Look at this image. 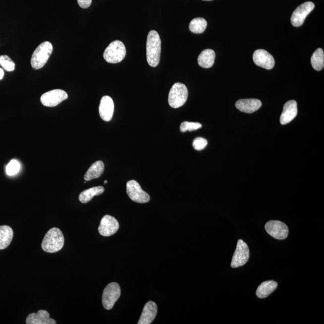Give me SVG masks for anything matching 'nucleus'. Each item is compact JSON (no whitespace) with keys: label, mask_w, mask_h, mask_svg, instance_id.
Masks as SVG:
<instances>
[{"label":"nucleus","mask_w":324,"mask_h":324,"mask_svg":"<svg viewBox=\"0 0 324 324\" xmlns=\"http://www.w3.org/2000/svg\"><path fill=\"white\" fill-rule=\"evenodd\" d=\"M161 40L157 31H150L147 36V59L150 66L155 67L160 62Z\"/></svg>","instance_id":"1"},{"label":"nucleus","mask_w":324,"mask_h":324,"mask_svg":"<svg viewBox=\"0 0 324 324\" xmlns=\"http://www.w3.org/2000/svg\"><path fill=\"white\" fill-rule=\"evenodd\" d=\"M64 237L61 230L53 228L45 235L42 243V249L48 253L57 252L64 246Z\"/></svg>","instance_id":"2"},{"label":"nucleus","mask_w":324,"mask_h":324,"mask_svg":"<svg viewBox=\"0 0 324 324\" xmlns=\"http://www.w3.org/2000/svg\"><path fill=\"white\" fill-rule=\"evenodd\" d=\"M53 51L52 44L50 42H43L36 48L31 59V66L33 69H41L46 64Z\"/></svg>","instance_id":"3"},{"label":"nucleus","mask_w":324,"mask_h":324,"mask_svg":"<svg viewBox=\"0 0 324 324\" xmlns=\"http://www.w3.org/2000/svg\"><path fill=\"white\" fill-rule=\"evenodd\" d=\"M126 55V50L123 43L115 41L110 43L105 50L104 58L109 63L116 64L123 60Z\"/></svg>","instance_id":"4"},{"label":"nucleus","mask_w":324,"mask_h":324,"mask_svg":"<svg viewBox=\"0 0 324 324\" xmlns=\"http://www.w3.org/2000/svg\"><path fill=\"white\" fill-rule=\"evenodd\" d=\"M188 98V90L185 85L177 82L170 89L168 103L172 108H178L183 106Z\"/></svg>","instance_id":"5"},{"label":"nucleus","mask_w":324,"mask_h":324,"mask_svg":"<svg viewBox=\"0 0 324 324\" xmlns=\"http://www.w3.org/2000/svg\"><path fill=\"white\" fill-rule=\"evenodd\" d=\"M121 295V289L117 283L112 282L105 288L102 295V304L107 310L112 309Z\"/></svg>","instance_id":"6"},{"label":"nucleus","mask_w":324,"mask_h":324,"mask_svg":"<svg viewBox=\"0 0 324 324\" xmlns=\"http://www.w3.org/2000/svg\"><path fill=\"white\" fill-rule=\"evenodd\" d=\"M127 193L129 197L136 203L144 204L150 200L149 194L142 189L140 184L135 180L128 181L126 185Z\"/></svg>","instance_id":"7"},{"label":"nucleus","mask_w":324,"mask_h":324,"mask_svg":"<svg viewBox=\"0 0 324 324\" xmlns=\"http://www.w3.org/2000/svg\"><path fill=\"white\" fill-rule=\"evenodd\" d=\"M265 229L267 233L275 239L282 240L288 237V227L282 221L270 220L266 224Z\"/></svg>","instance_id":"8"},{"label":"nucleus","mask_w":324,"mask_h":324,"mask_svg":"<svg viewBox=\"0 0 324 324\" xmlns=\"http://www.w3.org/2000/svg\"><path fill=\"white\" fill-rule=\"evenodd\" d=\"M68 98L67 94L65 91L56 89L45 93L41 96V102L44 106L55 107Z\"/></svg>","instance_id":"9"},{"label":"nucleus","mask_w":324,"mask_h":324,"mask_svg":"<svg viewBox=\"0 0 324 324\" xmlns=\"http://www.w3.org/2000/svg\"><path fill=\"white\" fill-rule=\"evenodd\" d=\"M250 257V252L248 246L242 240H239L237 242L234 256H233L231 267L232 268H238L245 265L248 261Z\"/></svg>","instance_id":"10"},{"label":"nucleus","mask_w":324,"mask_h":324,"mask_svg":"<svg viewBox=\"0 0 324 324\" xmlns=\"http://www.w3.org/2000/svg\"><path fill=\"white\" fill-rule=\"evenodd\" d=\"M315 4L312 2L308 1L301 4L292 13L291 24L295 27H300L305 22L306 17L314 9Z\"/></svg>","instance_id":"11"},{"label":"nucleus","mask_w":324,"mask_h":324,"mask_svg":"<svg viewBox=\"0 0 324 324\" xmlns=\"http://www.w3.org/2000/svg\"><path fill=\"white\" fill-rule=\"evenodd\" d=\"M120 228L119 223L115 217L111 216L105 215L102 218L99 226V234L104 237H109L115 234Z\"/></svg>","instance_id":"12"},{"label":"nucleus","mask_w":324,"mask_h":324,"mask_svg":"<svg viewBox=\"0 0 324 324\" xmlns=\"http://www.w3.org/2000/svg\"><path fill=\"white\" fill-rule=\"evenodd\" d=\"M253 59L257 66L270 70L274 67L275 61L273 56L264 50H257L255 51Z\"/></svg>","instance_id":"13"},{"label":"nucleus","mask_w":324,"mask_h":324,"mask_svg":"<svg viewBox=\"0 0 324 324\" xmlns=\"http://www.w3.org/2000/svg\"><path fill=\"white\" fill-rule=\"evenodd\" d=\"M99 110L102 120L105 121L111 120L114 112V104L112 99L108 96H104L101 99Z\"/></svg>","instance_id":"14"},{"label":"nucleus","mask_w":324,"mask_h":324,"mask_svg":"<svg viewBox=\"0 0 324 324\" xmlns=\"http://www.w3.org/2000/svg\"><path fill=\"white\" fill-rule=\"evenodd\" d=\"M297 112V102L295 101L287 102L284 105L283 112L280 116V123L282 125L289 123L296 117Z\"/></svg>","instance_id":"15"},{"label":"nucleus","mask_w":324,"mask_h":324,"mask_svg":"<svg viewBox=\"0 0 324 324\" xmlns=\"http://www.w3.org/2000/svg\"><path fill=\"white\" fill-rule=\"evenodd\" d=\"M262 106V102L258 99H241L236 102L235 107L241 112L247 113H254Z\"/></svg>","instance_id":"16"},{"label":"nucleus","mask_w":324,"mask_h":324,"mask_svg":"<svg viewBox=\"0 0 324 324\" xmlns=\"http://www.w3.org/2000/svg\"><path fill=\"white\" fill-rule=\"evenodd\" d=\"M27 324H56V322L50 318L49 313L45 310H40L38 313H32L28 315Z\"/></svg>","instance_id":"17"},{"label":"nucleus","mask_w":324,"mask_h":324,"mask_svg":"<svg viewBox=\"0 0 324 324\" xmlns=\"http://www.w3.org/2000/svg\"><path fill=\"white\" fill-rule=\"evenodd\" d=\"M158 314V306L153 301H149L145 305L138 324H150L155 320Z\"/></svg>","instance_id":"18"},{"label":"nucleus","mask_w":324,"mask_h":324,"mask_svg":"<svg viewBox=\"0 0 324 324\" xmlns=\"http://www.w3.org/2000/svg\"><path fill=\"white\" fill-rule=\"evenodd\" d=\"M105 164L102 161H97L92 164L84 175V180L86 181L98 178L103 174Z\"/></svg>","instance_id":"19"},{"label":"nucleus","mask_w":324,"mask_h":324,"mask_svg":"<svg viewBox=\"0 0 324 324\" xmlns=\"http://www.w3.org/2000/svg\"><path fill=\"white\" fill-rule=\"evenodd\" d=\"M215 57L216 54L214 51L210 49L205 50L198 56V64L202 67L209 69L214 64Z\"/></svg>","instance_id":"20"},{"label":"nucleus","mask_w":324,"mask_h":324,"mask_svg":"<svg viewBox=\"0 0 324 324\" xmlns=\"http://www.w3.org/2000/svg\"><path fill=\"white\" fill-rule=\"evenodd\" d=\"M13 237L12 228L7 225L0 226V250L7 248L12 242Z\"/></svg>","instance_id":"21"},{"label":"nucleus","mask_w":324,"mask_h":324,"mask_svg":"<svg viewBox=\"0 0 324 324\" xmlns=\"http://www.w3.org/2000/svg\"><path fill=\"white\" fill-rule=\"evenodd\" d=\"M277 287V283L274 280L266 281L259 286L257 290L258 298H265L272 293Z\"/></svg>","instance_id":"22"},{"label":"nucleus","mask_w":324,"mask_h":324,"mask_svg":"<svg viewBox=\"0 0 324 324\" xmlns=\"http://www.w3.org/2000/svg\"><path fill=\"white\" fill-rule=\"evenodd\" d=\"M104 191L105 189L103 186L92 187V188L85 190L83 192H82L79 196V200L81 203L86 204L92 200L96 196L102 194Z\"/></svg>","instance_id":"23"},{"label":"nucleus","mask_w":324,"mask_h":324,"mask_svg":"<svg viewBox=\"0 0 324 324\" xmlns=\"http://www.w3.org/2000/svg\"><path fill=\"white\" fill-rule=\"evenodd\" d=\"M312 67L315 70L320 71L324 67V53L321 48H318L313 54L311 58Z\"/></svg>","instance_id":"24"},{"label":"nucleus","mask_w":324,"mask_h":324,"mask_svg":"<svg viewBox=\"0 0 324 324\" xmlns=\"http://www.w3.org/2000/svg\"><path fill=\"white\" fill-rule=\"evenodd\" d=\"M207 26L206 20L203 18H197L193 19L190 22L189 29L192 33L195 34H201L204 32Z\"/></svg>","instance_id":"25"},{"label":"nucleus","mask_w":324,"mask_h":324,"mask_svg":"<svg viewBox=\"0 0 324 324\" xmlns=\"http://www.w3.org/2000/svg\"><path fill=\"white\" fill-rule=\"evenodd\" d=\"M0 66L7 72H12L15 69V63L7 55L0 56Z\"/></svg>","instance_id":"26"},{"label":"nucleus","mask_w":324,"mask_h":324,"mask_svg":"<svg viewBox=\"0 0 324 324\" xmlns=\"http://www.w3.org/2000/svg\"><path fill=\"white\" fill-rule=\"evenodd\" d=\"M202 125L200 123H193V122L184 121L180 125V131L184 133L187 131H195L201 129Z\"/></svg>","instance_id":"27"},{"label":"nucleus","mask_w":324,"mask_h":324,"mask_svg":"<svg viewBox=\"0 0 324 324\" xmlns=\"http://www.w3.org/2000/svg\"><path fill=\"white\" fill-rule=\"evenodd\" d=\"M21 165L16 160H12L6 167V174L8 176H13L19 171Z\"/></svg>","instance_id":"28"},{"label":"nucleus","mask_w":324,"mask_h":324,"mask_svg":"<svg viewBox=\"0 0 324 324\" xmlns=\"http://www.w3.org/2000/svg\"><path fill=\"white\" fill-rule=\"evenodd\" d=\"M208 144V142L206 139L198 137L194 139L193 142V147L195 150L201 151L206 148Z\"/></svg>","instance_id":"29"},{"label":"nucleus","mask_w":324,"mask_h":324,"mask_svg":"<svg viewBox=\"0 0 324 324\" xmlns=\"http://www.w3.org/2000/svg\"><path fill=\"white\" fill-rule=\"evenodd\" d=\"M92 0H78V3L81 8H89L92 4Z\"/></svg>","instance_id":"30"},{"label":"nucleus","mask_w":324,"mask_h":324,"mask_svg":"<svg viewBox=\"0 0 324 324\" xmlns=\"http://www.w3.org/2000/svg\"><path fill=\"white\" fill-rule=\"evenodd\" d=\"M4 75V70H2L1 68H0V80H1V79L3 78Z\"/></svg>","instance_id":"31"},{"label":"nucleus","mask_w":324,"mask_h":324,"mask_svg":"<svg viewBox=\"0 0 324 324\" xmlns=\"http://www.w3.org/2000/svg\"><path fill=\"white\" fill-rule=\"evenodd\" d=\"M107 183H108V181H107V180H105V181H104V184H107Z\"/></svg>","instance_id":"32"},{"label":"nucleus","mask_w":324,"mask_h":324,"mask_svg":"<svg viewBox=\"0 0 324 324\" xmlns=\"http://www.w3.org/2000/svg\"><path fill=\"white\" fill-rule=\"evenodd\" d=\"M204 1H212V0H204Z\"/></svg>","instance_id":"33"}]
</instances>
